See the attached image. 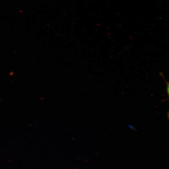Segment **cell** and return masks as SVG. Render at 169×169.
I'll use <instances>...</instances> for the list:
<instances>
[{
  "mask_svg": "<svg viewBox=\"0 0 169 169\" xmlns=\"http://www.w3.org/2000/svg\"><path fill=\"white\" fill-rule=\"evenodd\" d=\"M166 91L169 98V82H166Z\"/></svg>",
  "mask_w": 169,
  "mask_h": 169,
  "instance_id": "cell-1",
  "label": "cell"
},
{
  "mask_svg": "<svg viewBox=\"0 0 169 169\" xmlns=\"http://www.w3.org/2000/svg\"><path fill=\"white\" fill-rule=\"evenodd\" d=\"M167 117L169 118V111L167 113Z\"/></svg>",
  "mask_w": 169,
  "mask_h": 169,
  "instance_id": "cell-2",
  "label": "cell"
}]
</instances>
